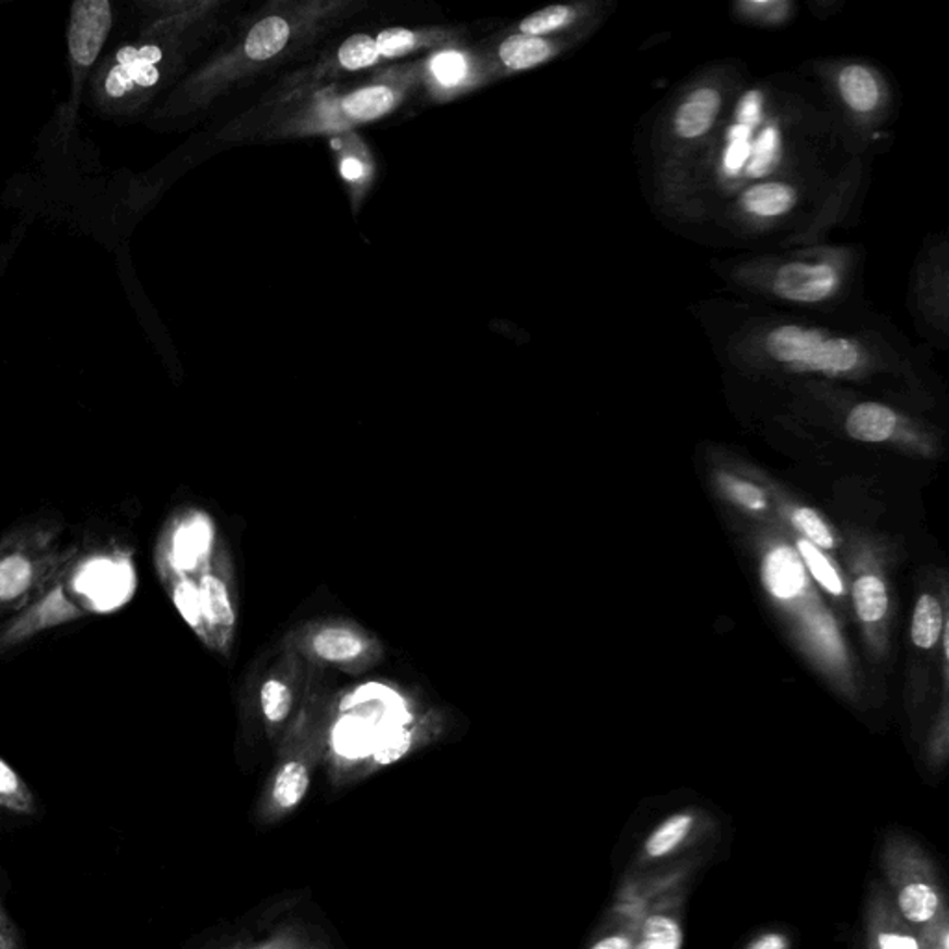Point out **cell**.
<instances>
[{"instance_id": "obj_1", "label": "cell", "mask_w": 949, "mask_h": 949, "mask_svg": "<svg viewBox=\"0 0 949 949\" xmlns=\"http://www.w3.org/2000/svg\"><path fill=\"white\" fill-rule=\"evenodd\" d=\"M60 534V526L45 521L0 542V616L30 607L65 575L76 549L62 547Z\"/></svg>"}, {"instance_id": "obj_2", "label": "cell", "mask_w": 949, "mask_h": 949, "mask_svg": "<svg viewBox=\"0 0 949 949\" xmlns=\"http://www.w3.org/2000/svg\"><path fill=\"white\" fill-rule=\"evenodd\" d=\"M768 353L779 362L792 366L844 374L859 364V349L844 338H827L817 330L801 329L798 325H785L772 330L767 340Z\"/></svg>"}, {"instance_id": "obj_3", "label": "cell", "mask_w": 949, "mask_h": 949, "mask_svg": "<svg viewBox=\"0 0 949 949\" xmlns=\"http://www.w3.org/2000/svg\"><path fill=\"white\" fill-rule=\"evenodd\" d=\"M80 615H83V610H78L75 607V602H71L65 577H62L54 584V589L49 590L43 599H38V603L28 610V615L23 616L17 621L12 620L7 627L0 629V651L20 644L23 640L30 638L41 629H49L58 623L73 620V618H80Z\"/></svg>"}, {"instance_id": "obj_4", "label": "cell", "mask_w": 949, "mask_h": 949, "mask_svg": "<svg viewBox=\"0 0 949 949\" xmlns=\"http://www.w3.org/2000/svg\"><path fill=\"white\" fill-rule=\"evenodd\" d=\"M112 26V8L106 0H78L71 8L69 52L76 64L96 62Z\"/></svg>"}, {"instance_id": "obj_5", "label": "cell", "mask_w": 949, "mask_h": 949, "mask_svg": "<svg viewBox=\"0 0 949 949\" xmlns=\"http://www.w3.org/2000/svg\"><path fill=\"white\" fill-rule=\"evenodd\" d=\"M838 286V275L827 264L792 262L781 267L773 279L779 298L798 303H818L830 298Z\"/></svg>"}, {"instance_id": "obj_6", "label": "cell", "mask_w": 949, "mask_h": 949, "mask_svg": "<svg viewBox=\"0 0 949 949\" xmlns=\"http://www.w3.org/2000/svg\"><path fill=\"white\" fill-rule=\"evenodd\" d=\"M767 589L779 599H792L801 592L805 571L798 555L788 547H779L770 553L762 568Z\"/></svg>"}, {"instance_id": "obj_7", "label": "cell", "mask_w": 949, "mask_h": 949, "mask_svg": "<svg viewBox=\"0 0 949 949\" xmlns=\"http://www.w3.org/2000/svg\"><path fill=\"white\" fill-rule=\"evenodd\" d=\"M722 99L716 89L703 88L694 91L675 114V130L681 138H699L714 125L716 115Z\"/></svg>"}, {"instance_id": "obj_8", "label": "cell", "mask_w": 949, "mask_h": 949, "mask_svg": "<svg viewBox=\"0 0 949 949\" xmlns=\"http://www.w3.org/2000/svg\"><path fill=\"white\" fill-rule=\"evenodd\" d=\"M159 69L140 58V51L125 47L117 52V67L110 71L106 91L112 97H123L134 86L149 88L159 83Z\"/></svg>"}, {"instance_id": "obj_9", "label": "cell", "mask_w": 949, "mask_h": 949, "mask_svg": "<svg viewBox=\"0 0 949 949\" xmlns=\"http://www.w3.org/2000/svg\"><path fill=\"white\" fill-rule=\"evenodd\" d=\"M896 414L886 406L877 405V403H862L855 406L849 414L848 429L849 436L859 440V442H885L893 436L896 429Z\"/></svg>"}, {"instance_id": "obj_10", "label": "cell", "mask_w": 949, "mask_h": 949, "mask_svg": "<svg viewBox=\"0 0 949 949\" xmlns=\"http://www.w3.org/2000/svg\"><path fill=\"white\" fill-rule=\"evenodd\" d=\"M212 545V527L204 518H193L180 527L173 539V564L178 570H193Z\"/></svg>"}, {"instance_id": "obj_11", "label": "cell", "mask_w": 949, "mask_h": 949, "mask_svg": "<svg viewBox=\"0 0 949 949\" xmlns=\"http://www.w3.org/2000/svg\"><path fill=\"white\" fill-rule=\"evenodd\" d=\"M38 812V799L25 779L0 757V814L8 817H34Z\"/></svg>"}, {"instance_id": "obj_12", "label": "cell", "mask_w": 949, "mask_h": 949, "mask_svg": "<svg viewBox=\"0 0 949 949\" xmlns=\"http://www.w3.org/2000/svg\"><path fill=\"white\" fill-rule=\"evenodd\" d=\"M312 649L317 657L329 662H349L366 651V640L351 629L330 627L314 634Z\"/></svg>"}, {"instance_id": "obj_13", "label": "cell", "mask_w": 949, "mask_h": 949, "mask_svg": "<svg viewBox=\"0 0 949 949\" xmlns=\"http://www.w3.org/2000/svg\"><path fill=\"white\" fill-rule=\"evenodd\" d=\"M744 208L755 216L775 217L790 212L796 203V191L788 184L762 182L744 193Z\"/></svg>"}, {"instance_id": "obj_14", "label": "cell", "mask_w": 949, "mask_h": 949, "mask_svg": "<svg viewBox=\"0 0 949 949\" xmlns=\"http://www.w3.org/2000/svg\"><path fill=\"white\" fill-rule=\"evenodd\" d=\"M838 84L844 101L855 112H872L880 102V86L875 83L874 75L862 65H849L842 71Z\"/></svg>"}, {"instance_id": "obj_15", "label": "cell", "mask_w": 949, "mask_h": 949, "mask_svg": "<svg viewBox=\"0 0 949 949\" xmlns=\"http://www.w3.org/2000/svg\"><path fill=\"white\" fill-rule=\"evenodd\" d=\"M201 605H203L204 620L212 627H232L235 623V608L228 595L227 584L214 573H204L201 579Z\"/></svg>"}, {"instance_id": "obj_16", "label": "cell", "mask_w": 949, "mask_h": 949, "mask_svg": "<svg viewBox=\"0 0 949 949\" xmlns=\"http://www.w3.org/2000/svg\"><path fill=\"white\" fill-rule=\"evenodd\" d=\"M290 38V26L280 17L260 21L249 34L245 51L253 60H267L284 49Z\"/></svg>"}, {"instance_id": "obj_17", "label": "cell", "mask_w": 949, "mask_h": 949, "mask_svg": "<svg viewBox=\"0 0 949 949\" xmlns=\"http://www.w3.org/2000/svg\"><path fill=\"white\" fill-rule=\"evenodd\" d=\"M499 54L510 69H529L551 56V47L544 39L519 34L501 45Z\"/></svg>"}, {"instance_id": "obj_18", "label": "cell", "mask_w": 949, "mask_h": 949, "mask_svg": "<svg viewBox=\"0 0 949 949\" xmlns=\"http://www.w3.org/2000/svg\"><path fill=\"white\" fill-rule=\"evenodd\" d=\"M911 633L918 647L929 649L937 644L942 633V608L935 597L931 595L920 597L914 608Z\"/></svg>"}, {"instance_id": "obj_19", "label": "cell", "mask_w": 949, "mask_h": 949, "mask_svg": "<svg viewBox=\"0 0 949 949\" xmlns=\"http://www.w3.org/2000/svg\"><path fill=\"white\" fill-rule=\"evenodd\" d=\"M311 785L308 770L301 762H288L273 786V799L280 809H292L304 798V794Z\"/></svg>"}, {"instance_id": "obj_20", "label": "cell", "mask_w": 949, "mask_h": 949, "mask_svg": "<svg viewBox=\"0 0 949 949\" xmlns=\"http://www.w3.org/2000/svg\"><path fill=\"white\" fill-rule=\"evenodd\" d=\"M938 894L935 888L924 883H911L899 894V909L903 916L916 924H925L938 912Z\"/></svg>"}, {"instance_id": "obj_21", "label": "cell", "mask_w": 949, "mask_h": 949, "mask_svg": "<svg viewBox=\"0 0 949 949\" xmlns=\"http://www.w3.org/2000/svg\"><path fill=\"white\" fill-rule=\"evenodd\" d=\"M855 608L864 621H877L885 616L888 599L885 586L877 577L864 575L855 583Z\"/></svg>"}, {"instance_id": "obj_22", "label": "cell", "mask_w": 949, "mask_h": 949, "mask_svg": "<svg viewBox=\"0 0 949 949\" xmlns=\"http://www.w3.org/2000/svg\"><path fill=\"white\" fill-rule=\"evenodd\" d=\"M393 102L395 97L392 91L377 86V88L360 89L355 96L349 97L345 101V110L356 119H375L379 115L387 114L388 110H392Z\"/></svg>"}, {"instance_id": "obj_23", "label": "cell", "mask_w": 949, "mask_h": 949, "mask_svg": "<svg viewBox=\"0 0 949 949\" xmlns=\"http://www.w3.org/2000/svg\"><path fill=\"white\" fill-rule=\"evenodd\" d=\"M692 827V817L688 814H679L662 823L646 844V851L649 857H665L673 849L678 848L679 844L686 838L688 831Z\"/></svg>"}, {"instance_id": "obj_24", "label": "cell", "mask_w": 949, "mask_h": 949, "mask_svg": "<svg viewBox=\"0 0 949 949\" xmlns=\"http://www.w3.org/2000/svg\"><path fill=\"white\" fill-rule=\"evenodd\" d=\"M779 154H781V136L775 127H768L762 130L759 140L751 149L747 172L751 177H767L768 173L772 172L777 164Z\"/></svg>"}, {"instance_id": "obj_25", "label": "cell", "mask_w": 949, "mask_h": 949, "mask_svg": "<svg viewBox=\"0 0 949 949\" xmlns=\"http://www.w3.org/2000/svg\"><path fill=\"white\" fill-rule=\"evenodd\" d=\"M260 705L269 722H282L292 710V692L279 679H269L260 691Z\"/></svg>"}, {"instance_id": "obj_26", "label": "cell", "mask_w": 949, "mask_h": 949, "mask_svg": "<svg viewBox=\"0 0 949 949\" xmlns=\"http://www.w3.org/2000/svg\"><path fill=\"white\" fill-rule=\"evenodd\" d=\"M751 130L754 128L744 127V125H733L729 128L727 149L723 156V167L731 175L742 172V167L747 164V160L751 156Z\"/></svg>"}, {"instance_id": "obj_27", "label": "cell", "mask_w": 949, "mask_h": 949, "mask_svg": "<svg viewBox=\"0 0 949 949\" xmlns=\"http://www.w3.org/2000/svg\"><path fill=\"white\" fill-rule=\"evenodd\" d=\"M799 553H801V557L805 558V562L809 566V570L812 571V575H814L818 583L822 584L823 589L830 590L831 594L840 595V577L836 575L833 566H831V564L827 562V558L823 557L822 553L817 549V545L801 540V542H799Z\"/></svg>"}, {"instance_id": "obj_28", "label": "cell", "mask_w": 949, "mask_h": 949, "mask_svg": "<svg viewBox=\"0 0 949 949\" xmlns=\"http://www.w3.org/2000/svg\"><path fill=\"white\" fill-rule=\"evenodd\" d=\"M379 56V49H377L375 39L369 38V36H362V34L349 38L342 45V49H340V62L347 69L367 67V65L375 64Z\"/></svg>"}, {"instance_id": "obj_29", "label": "cell", "mask_w": 949, "mask_h": 949, "mask_svg": "<svg viewBox=\"0 0 949 949\" xmlns=\"http://www.w3.org/2000/svg\"><path fill=\"white\" fill-rule=\"evenodd\" d=\"M644 940L651 949H679L683 937L679 925L666 916H651L644 925Z\"/></svg>"}, {"instance_id": "obj_30", "label": "cell", "mask_w": 949, "mask_h": 949, "mask_svg": "<svg viewBox=\"0 0 949 949\" xmlns=\"http://www.w3.org/2000/svg\"><path fill=\"white\" fill-rule=\"evenodd\" d=\"M573 20V12L568 7L545 8L542 12L532 13L521 23V30L526 36H540V34L557 30L560 26L568 25Z\"/></svg>"}, {"instance_id": "obj_31", "label": "cell", "mask_w": 949, "mask_h": 949, "mask_svg": "<svg viewBox=\"0 0 949 949\" xmlns=\"http://www.w3.org/2000/svg\"><path fill=\"white\" fill-rule=\"evenodd\" d=\"M431 69L438 83L443 86H456L466 76L468 64L460 52L447 51L432 58Z\"/></svg>"}, {"instance_id": "obj_32", "label": "cell", "mask_w": 949, "mask_h": 949, "mask_svg": "<svg viewBox=\"0 0 949 949\" xmlns=\"http://www.w3.org/2000/svg\"><path fill=\"white\" fill-rule=\"evenodd\" d=\"M175 605H177L184 620L188 621L191 627H203V605H201V594L193 584L188 581H182L175 586Z\"/></svg>"}, {"instance_id": "obj_33", "label": "cell", "mask_w": 949, "mask_h": 949, "mask_svg": "<svg viewBox=\"0 0 949 949\" xmlns=\"http://www.w3.org/2000/svg\"><path fill=\"white\" fill-rule=\"evenodd\" d=\"M794 523L820 547H833L835 545L833 534H831L827 526L823 523L822 518L814 510L801 508V510L794 514Z\"/></svg>"}, {"instance_id": "obj_34", "label": "cell", "mask_w": 949, "mask_h": 949, "mask_svg": "<svg viewBox=\"0 0 949 949\" xmlns=\"http://www.w3.org/2000/svg\"><path fill=\"white\" fill-rule=\"evenodd\" d=\"M375 43H377L380 56H401L416 45V36L405 28H390V30L380 33L379 39Z\"/></svg>"}, {"instance_id": "obj_35", "label": "cell", "mask_w": 949, "mask_h": 949, "mask_svg": "<svg viewBox=\"0 0 949 949\" xmlns=\"http://www.w3.org/2000/svg\"><path fill=\"white\" fill-rule=\"evenodd\" d=\"M722 484L727 490L729 495L733 499L738 501L744 507L751 508V510H760V508H764V505H767L764 494L760 492L759 488L749 484V482L736 481L733 477H725L723 474Z\"/></svg>"}, {"instance_id": "obj_36", "label": "cell", "mask_w": 949, "mask_h": 949, "mask_svg": "<svg viewBox=\"0 0 949 949\" xmlns=\"http://www.w3.org/2000/svg\"><path fill=\"white\" fill-rule=\"evenodd\" d=\"M410 747V734L405 731H395L379 742V746L375 749V760L380 764H390L400 760Z\"/></svg>"}, {"instance_id": "obj_37", "label": "cell", "mask_w": 949, "mask_h": 949, "mask_svg": "<svg viewBox=\"0 0 949 949\" xmlns=\"http://www.w3.org/2000/svg\"><path fill=\"white\" fill-rule=\"evenodd\" d=\"M760 115H762V93L747 91L746 96L742 97L741 106H738V125L754 128L759 123Z\"/></svg>"}, {"instance_id": "obj_38", "label": "cell", "mask_w": 949, "mask_h": 949, "mask_svg": "<svg viewBox=\"0 0 949 949\" xmlns=\"http://www.w3.org/2000/svg\"><path fill=\"white\" fill-rule=\"evenodd\" d=\"M0 949H25L23 940H21L20 929L15 927L12 918L8 914L2 894H0Z\"/></svg>"}, {"instance_id": "obj_39", "label": "cell", "mask_w": 949, "mask_h": 949, "mask_svg": "<svg viewBox=\"0 0 949 949\" xmlns=\"http://www.w3.org/2000/svg\"><path fill=\"white\" fill-rule=\"evenodd\" d=\"M738 8L742 12H746V15L764 17L768 21L783 20L785 13L788 12V4L777 2V0H773V2H742Z\"/></svg>"}, {"instance_id": "obj_40", "label": "cell", "mask_w": 949, "mask_h": 949, "mask_svg": "<svg viewBox=\"0 0 949 949\" xmlns=\"http://www.w3.org/2000/svg\"><path fill=\"white\" fill-rule=\"evenodd\" d=\"M881 949H920L916 940L898 933H883L880 937Z\"/></svg>"}, {"instance_id": "obj_41", "label": "cell", "mask_w": 949, "mask_h": 949, "mask_svg": "<svg viewBox=\"0 0 949 949\" xmlns=\"http://www.w3.org/2000/svg\"><path fill=\"white\" fill-rule=\"evenodd\" d=\"M749 949H786V940L781 935H767L755 940Z\"/></svg>"}, {"instance_id": "obj_42", "label": "cell", "mask_w": 949, "mask_h": 949, "mask_svg": "<svg viewBox=\"0 0 949 949\" xmlns=\"http://www.w3.org/2000/svg\"><path fill=\"white\" fill-rule=\"evenodd\" d=\"M592 949H631L629 938L616 935V937L603 938L602 942L595 944Z\"/></svg>"}, {"instance_id": "obj_43", "label": "cell", "mask_w": 949, "mask_h": 949, "mask_svg": "<svg viewBox=\"0 0 949 949\" xmlns=\"http://www.w3.org/2000/svg\"><path fill=\"white\" fill-rule=\"evenodd\" d=\"M362 173H364V167H362V164L360 162H358V160H343L342 175L343 177L347 178V180H356V178H360Z\"/></svg>"}, {"instance_id": "obj_44", "label": "cell", "mask_w": 949, "mask_h": 949, "mask_svg": "<svg viewBox=\"0 0 949 949\" xmlns=\"http://www.w3.org/2000/svg\"><path fill=\"white\" fill-rule=\"evenodd\" d=\"M140 51V58L147 64L154 65L156 62L162 60V52H160L159 47H154V45H147L143 49H138Z\"/></svg>"}, {"instance_id": "obj_45", "label": "cell", "mask_w": 949, "mask_h": 949, "mask_svg": "<svg viewBox=\"0 0 949 949\" xmlns=\"http://www.w3.org/2000/svg\"><path fill=\"white\" fill-rule=\"evenodd\" d=\"M634 949H651V946H649L646 940H642V942H640Z\"/></svg>"}, {"instance_id": "obj_46", "label": "cell", "mask_w": 949, "mask_h": 949, "mask_svg": "<svg viewBox=\"0 0 949 949\" xmlns=\"http://www.w3.org/2000/svg\"><path fill=\"white\" fill-rule=\"evenodd\" d=\"M940 949H948V935L944 933L942 944H940Z\"/></svg>"}]
</instances>
